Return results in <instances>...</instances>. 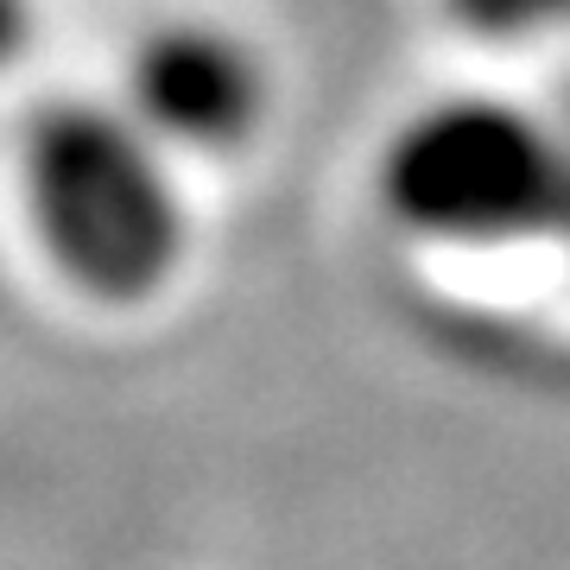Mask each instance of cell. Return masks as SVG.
Wrapping results in <instances>:
<instances>
[{
  "mask_svg": "<svg viewBox=\"0 0 570 570\" xmlns=\"http://www.w3.org/2000/svg\"><path fill=\"white\" fill-rule=\"evenodd\" d=\"M121 108L171 159H235L273 115V70L216 20H159L127 51Z\"/></svg>",
  "mask_w": 570,
  "mask_h": 570,
  "instance_id": "obj_3",
  "label": "cell"
},
{
  "mask_svg": "<svg viewBox=\"0 0 570 570\" xmlns=\"http://www.w3.org/2000/svg\"><path fill=\"white\" fill-rule=\"evenodd\" d=\"M374 197L438 247H513L570 223V153L508 96H438L387 134Z\"/></svg>",
  "mask_w": 570,
  "mask_h": 570,
  "instance_id": "obj_2",
  "label": "cell"
},
{
  "mask_svg": "<svg viewBox=\"0 0 570 570\" xmlns=\"http://www.w3.org/2000/svg\"><path fill=\"white\" fill-rule=\"evenodd\" d=\"M32 32H39V0H0V70L26 58Z\"/></svg>",
  "mask_w": 570,
  "mask_h": 570,
  "instance_id": "obj_5",
  "label": "cell"
},
{
  "mask_svg": "<svg viewBox=\"0 0 570 570\" xmlns=\"http://www.w3.org/2000/svg\"><path fill=\"white\" fill-rule=\"evenodd\" d=\"M20 204L45 261L96 305L159 298L190 254L178 159L121 102H45L20 127Z\"/></svg>",
  "mask_w": 570,
  "mask_h": 570,
  "instance_id": "obj_1",
  "label": "cell"
},
{
  "mask_svg": "<svg viewBox=\"0 0 570 570\" xmlns=\"http://www.w3.org/2000/svg\"><path fill=\"white\" fill-rule=\"evenodd\" d=\"M450 13L482 39H546L570 26V0H444Z\"/></svg>",
  "mask_w": 570,
  "mask_h": 570,
  "instance_id": "obj_4",
  "label": "cell"
}]
</instances>
